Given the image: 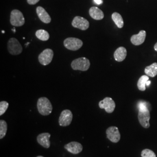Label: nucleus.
Wrapping results in <instances>:
<instances>
[{"instance_id":"c756f323","label":"nucleus","mask_w":157,"mask_h":157,"mask_svg":"<svg viewBox=\"0 0 157 157\" xmlns=\"http://www.w3.org/2000/svg\"><path fill=\"white\" fill-rule=\"evenodd\" d=\"M37 157H43V156H37Z\"/></svg>"},{"instance_id":"6ab92c4d","label":"nucleus","mask_w":157,"mask_h":157,"mask_svg":"<svg viewBox=\"0 0 157 157\" xmlns=\"http://www.w3.org/2000/svg\"><path fill=\"white\" fill-rule=\"evenodd\" d=\"M112 19L118 28H122L124 27V19L121 15V14H119L118 12L113 13L112 15Z\"/></svg>"},{"instance_id":"6e6552de","label":"nucleus","mask_w":157,"mask_h":157,"mask_svg":"<svg viewBox=\"0 0 157 157\" xmlns=\"http://www.w3.org/2000/svg\"><path fill=\"white\" fill-rule=\"evenodd\" d=\"M72 25L73 28L78 29L82 30H86L89 28L90 23L84 17L76 16L73 18L72 22Z\"/></svg>"},{"instance_id":"39448f33","label":"nucleus","mask_w":157,"mask_h":157,"mask_svg":"<svg viewBox=\"0 0 157 157\" xmlns=\"http://www.w3.org/2000/svg\"><path fill=\"white\" fill-rule=\"evenodd\" d=\"M7 48L10 54L13 56H17L22 52V47L19 41L15 38H11L7 43Z\"/></svg>"},{"instance_id":"dca6fc26","label":"nucleus","mask_w":157,"mask_h":157,"mask_svg":"<svg viewBox=\"0 0 157 157\" xmlns=\"http://www.w3.org/2000/svg\"><path fill=\"white\" fill-rule=\"evenodd\" d=\"M127 56V50L124 47L118 48L114 52L113 56L115 59L118 62H122L124 61Z\"/></svg>"},{"instance_id":"c85d7f7f","label":"nucleus","mask_w":157,"mask_h":157,"mask_svg":"<svg viewBox=\"0 0 157 157\" xmlns=\"http://www.w3.org/2000/svg\"><path fill=\"white\" fill-rule=\"evenodd\" d=\"M12 30H13V32H14V33H15V28H13L12 29Z\"/></svg>"},{"instance_id":"2eb2a0df","label":"nucleus","mask_w":157,"mask_h":157,"mask_svg":"<svg viewBox=\"0 0 157 157\" xmlns=\"http://www.w3.org/2000/svg\"><path fill=\"white\" fill-rule=\"evenodd\" d=\"M50 136L51 135L49 133H43L37 136V140L41 146L46 148H48L50 147Z\"/></svg>"},{"instance_id":"a211bd4d","label":"nucleus","mask_w":157,"mask_h":157,"mask_svg":"<svg viewBox=\"0 0 157 157\" xmlns=\"http://www.w3.org/2000/svg\"><path fill=\"white\" fill-rule=\"evenodd\" d=\"M144 72L146 75L150 76L152 78H154L157 75V63L154 62L151 65L148 66L145 68Z\"/></svg>"},{"instance_id":"aec40b11","label":"nucleus","mask_w":157,"mask_h":157,"mask_svg":"<svg viewBox=\"0 0 157 157\" xmlns=\"http://www.w3.org/2000/svg\"><path fill=\"white\" fill-rule=\"evenodd\" d=\"M35 35L38 39L41 41H47L50 39V34L45 30L40 29L36 31Z\"/></svg>"},{"instance_id":"423d86ee","label":"nucleus","mask_w":157,"mask_h":157,"mask_svg":"<svg viewBox=\"0 0 157 157\" xmlns=\"http://www.w3.org/2000/svg\"><path fill=\"white\" fill-rule=\"evenodd\" d=\"M83 44V43L81 40L75 37H68L63 41V45L69 50H78Z\"/></svg>"},{"instance_id":"393cba45","label":"nucleus","mask_w":157,"mask_h":157,"mask_svg":"<svg viewBox=\"0 0 157 157\" xmlns=\"http://www.w3.org/2000/svg\"><path fill=\"white\" fill-rule=\"evenodd\" d=\"M40 0H27V2L30 5H35Z\"/></svg>"},{"instance_id":"bb28decb","label":"nucleus","mask_w":157,"mask_h":157,"mask_svg":"<svg viewBox=\"0 0 157 157\" xmlns=\"http://www.w3.org/2000/svg\"><path fill=\"white\" fill-rule=\"evenodd\" d=\"M151 84V81H150V80H148L147 82V83H146V86H149Z\"/></svg>"},{"instance_id":"1a4fd4ad","label":"nucleus","mask_w":157,"mask_h":157,"mask_svg":"<svg viewBox=\"0 0 157 157\" xmlns=\"http://www.w3.org/2000/svg\"><path fill=\"white\" fill-rule=\"evenodd\" d=\"M73 119V114L69 109L62 111L59 118V124L61 126H67L71 124Z\"/></svg>"},{"instance_id":"b1692460","label":"nucleus","mask_w":157,"mask_h":157,"mask_svg":"<svg viewBox=\"0 0 157 157\" xmlns=\"http://www.w3.org/2000/svg\"><path fill=\"white\" fill-rule=\"evenodd\" d=\"M142 157H156L155 154L151 150L145 149L141 152Z\"/></svg>"},{"instance_id":"0eeeda50","label":"nucleus","mask_w":157,"mask_h":157,"mask_svg":"<svg viewBox=\"0 0 157 157\" xmlns=\"http://www.w3.org/2000/svg\"><path fill=\"white\" fill-rule=\"evenodd\" d=\"M54 56V51L50 48H47L40 54L38 59L40 63L44 65H47L50 64Z\"/></svg>"},{"instance_id":"4468645a","label":"nucleus","mask_w":157,"mask_h":157,"mask_svg":"<svg viewBox=\"0 0 157 157\" xmlns=\"http://www.w3.org/2000/svg\"><path fill=\"white\" fill-rule=\"evenodd\" d=\"M36 12L40 20L44 23H50L51 21V18L44 8L41 6H37L36 8Z\"/></svg>"},{"instance_id":"412c9836","label":"nucleus","mask_w":157,"mask_h":157,"mask_svg":"<svg viewBox=\"0 0 157 157\" xmlns=\"http://www.w3.org/2000/svg\"><path fill=\"white\" fill-rule=\"evenodd\" d=\"M149 80V77L147 75L141 76L138 80L137 87L140 91H145L146 89V83Z\"/></svg>"},{"instance_id":"f03ea898","label":"nucleus","mask_w":157,"mask_h":157,"mask_svg":"<svg viewBox=\"0 0 157 157\" xmlns=\"http://www.w3.org/2000/svg\"><path fill=\"white\" fill-rule=\"evenodd\" d=\"M37 107L38 111L42 115H49L52 111L50 101L46 97H41L38 100Z\"/></svg>"},{"instance_id":"9d476101","label":"nucleus","mask_w":157,"mask_h":157,"mask_svg":"<svg viewBox=\"0 0 157 157\" xmlns=\"http://www.w3.org/2000/svg\"><path fill=\"white\" fill-rule=\"evenodd\" d=\"M99 107L101 109H104L108 113L113 112L115 108V101L110 97H105L103 100L100 101Z\"/></svg>"},{"instance_id":"9b49d317","label":"nucleus","mask_w":157,"mask_h":157,"mask_svg":"<svg viewBox=\"0 0 157 157\" xmlns=\"http://www.w3.org/2000/svg\"><path fill=\"white\" fill-rule=\"evenodd\" d=\"M107 138L112 143H118L121 139V134L118 128L111 126L107 129L106 131Z\"/></svg>"},{"instance_id":"cd10ccee","label":"nucleus","mask_w":157,"mask_h":157,"mask_svg":"<svg viewBox=\"0 0 157 157\" xmlns=\"http://www.w3.org/2000/svg\"><path fill=\"white\" fill-rule=\"evenodd\" d=\"M154 50L156 51H157V43L155 44V45H154Z\"/></svg>"},{"instance_id":"5701e85b","label":"nucleus","mask_w":157,"mask_h":157,"mask_svg":"<svg viewBox=\"0 0 157 157\" xmlns=\"http://www.w3.org/2000/svg\"><path fill=\"white\" fill-rule=\"evenodd\" d=\"M9 106V104L6 101L0 102V115H2L6 112Z\"/></svg>"},{"instance_id":"4be33fe9","label":"nucleus","mask_w":157,"mask_h":157,"mask_svg":"<svg viewBox=\"0 0 157 157\" xmlns=\"http://www.w3.org/2000/svg\"><path fill=\"white\" fill-rule=\"evenodd\" d=\"M7 123L4 120L0 121V139H3L7 132Z\"/></svg>"},{"instance_id":"20e7f679","label":"nucleus","mask_w":157,"mask_h":157,"mask_svg":"<svg viewBox=\"0 0 157 157\" xmlns=\"http://www.w3.org/2000/svg\"><path fill=\"white\" fill-rule=\"evenodd\" d=\"M25 22V19L22 13L17 10H13L11 12L10 23L15 27L22 26Z\"/></svg>"},{"instance_id":"7ed1b4c3","label":"nucleus","mask_w":157,"mask_h":157,"mask_svg":"<svg viewBox=\"0 0 157 157\" xmlns=\"http://www.w3.org/2000/svg\"><path fill=\"white\" fill-rule=\"evenodd\" d=\"M90 67V62L89 59L85 57H81L74 59L71 63V67L73 70L86 71Z\"/></svg>"},{"instance_id":"ddd939ff","label":"nucleus","mask_w":157,"mask_h":157,"mask_svg":"<svg viewBox=\"0 0 157 157\" xmlns=\"http://www.w3.org/2000/svg\"><path fill=\"white\" fill-rule=\"evenodd\" d=\"M146 32L145 30H140L137 34H134L131 37V43L135 45L142 44L146 39Z\"/></svg>"},{"instance_id":"f3484780","label":"nucleus","mask_w":157,"mask_h":157,"mask_svg":"<svg viewBox=\"0 0 157 157\" xmlns=\"http://www.w3.org/2000/svg\"><path fill=\"white\" fill-rule=\"evenodd\" d=\"M89 15L93 19L97 21L101 20L104 17L103 12L100 8L96 6H92L90 8L89 10Z\"/></svg>"},{"instance_id":"f8f14e48","label":"nucleus","mask_w":157,"mask_h":157,"mask_svg":"<svg viewBox=\"0 0 157 157\" xmlns=\"http://www.w3.org/2000/svg\"><path fill=\"white\" fill-rule=\"evenodd\" d=\"M64 148L67 150V151L73 154H77L81 152L83 150V146L76 141H72L64 146Z\"/></svg>"},{"instance_id":"a878e982","label":"nucleus","mask_w":157,"mask_h":157,"mask_svg":"<svg viewBox=\"0 0 157 157\" xmlns=\"http://www.w3.org/2000/svg\"><path fill=\"white\" fill-rule=\"evenodd\" d=\"M95 3H96L98 5H100L102 3V0H94Z\"/></svg>"},{"instance_id":"f257e3e1","label":"nucleus","mask_w":157,"mask_h":157,"mask_svg":"<svg viewBox=\"0 0 157 157\" xmlns=\"http://www.w3.org/2000/svg\"><path fill=\"white\" fill-rule=\"evenodd\" d=\"M139 113L138 119L141 125L144 128H148L150 127L149 121L150 119V113L147 103L144 102H140L138 104Z\"/></svg>"}]
</instances>
